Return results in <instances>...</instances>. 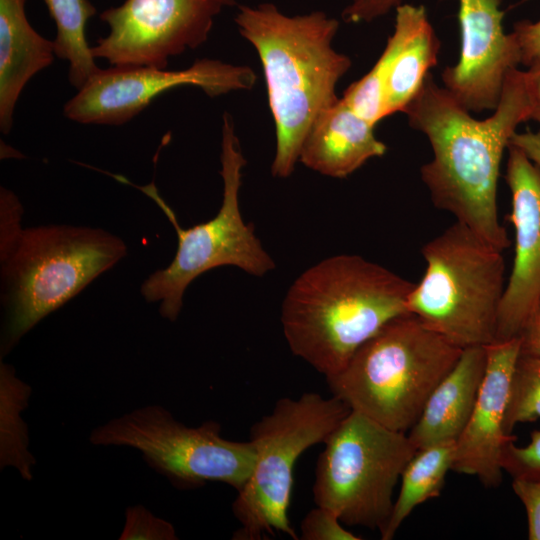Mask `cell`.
Instances as JSON below:
<instances>
[{"mask_svg": "<svg viewBox=\"0 0 540 540\" xmlns=\"http://www.w3.org/2000/svg\"><path fill=\"white\" fill-rule=\"evenodd\" d=\"M402 112L431 144L433 158L420 174L434 206L499 250L508 248L497 189L504 151L519 124L530 120L524 71L508 72L495 112L484 120L472 117L431 73Z\"/></svg>", "mask_w": 540, "mask_h": 540, "instance_id": "obj_1", "label": "cell"}, {"mask_svg": "<svg viewBox=\"0 0 540 540\" xmlns=\"http://www.w3.org/2000/svg\"><path fill=\"white\" fill-rule=\"evenodd\" d=\"M413 283L359 255L328 257L302 272L282 303L291 352L325 378L391 320L410 314Z\"/></svg>", "mask_w": 540, "mask_h": 540, "instance_id": "obj_2", "label": "cell"}, {"mask_svg": "<svg viewBox=\"0 0 540 540\" xmlns=\"http://www.w3.org/2000/svg\"><path fill=\"white\" fill-rule=\"evenodd\" d=\"M241 36L257 51L275 123L274 177L290 176L316 116L338 97L351 59L332 47L339 21L324 11L288 16L272 3L238 6Z\"/></svg>", "mask_w": 540, "mask_h": 540, "instance_id": "obj_3", "label": "cell"}, {"mask_svg": "<svg viewBox=\"0 0 540 540\" xmlns=\"http://www.w3.org/2000/svg\"><path fill=\"white\" fill-rule=\"evenodd\" d=\"M126 253L124 241L102 229L70 225L23 229L0 256L1 355Z\"/></svg>", "mask_w": 540, "mask_h": 540, "instance_id": "obj_4", "label": "cell"}, {"mask_svg": "<svg viewBox=\"0 0 540 540\" xmlns=\"http://www.w3.org/2000/svg\"><path fill=\"white\" fill-rule=\"evenodd\" d=\"M462 350L405 314L388 322L326 380L332 396L352 411L407 433Z\"/></svg>", "mask_w": 540, "mask_h": 540, "instance_id": "obj_5", "label": "cell"}, {"mask_svg": "<svg viewBox=\"0 0 540 540\" xmlns=\"http://www.w3.org/2000/svg\"><path fill=\"white\" fill-rule=\"evenodd\" d=\"M421 252L426 269L409 313L461 349L494 342L507 283L503 251L455 222Z\"/></svg>", "mask_w": 540, "mask_h": 540, "instance_id": "obj_6", "label": "cell"}, {"mask_svg": "<svg viewBox=\"0 0 540 540\" xmlns=\"http://www.w3.org/2000/svg\"><path fill=\"white\" fill-rule=\"evenodd\" d=\"M220 162L223 180L220 209L214 218L189 228L180 226L154 182L138 186L123 176L109 173L151 198L175 228L178 244L173 260L164 269L149 275L140 288L147 302H160L161 316L170 321L178 318L185 290L201 274L219 266H234L262 277L275 268V262L263 248L254 226L246 224L241 215L239 192L246 160L234 132L232 117L227 112L223 115Z\"/></svg>", "mask_w": 540, "mask_h": 540, "instance_id": "obj_7", "label": "cell"}, {"mask_svg": "<svg viewBox=\"0 0 540 540\" xmlns=\"http://www.w3.org/2000/svg\"><path fill=\"white\" fill-rule=\"evenodd\" d=\"M350 411L335 396L306 392L298 398H280L251 426L249 440L256 460L232 504L240 523L234 540H261L276 532L299 539L288 517L296 461L311 446L324 443Z\"/></svg>", "mask_w": 540, "mask_h": 540, "instance_id": "obj_8", "label": "cell"}, {"mask_svg": "<svg viewBox=\"0 0 540 540\" xmlns=\"http://www.w3.org/2000/svg\"><path fill=\"white\" fill-rule=\"evenodd\" d=\"M316 462L313 499L348 526L385 528L394 489L417 449L407 433L350 411L324 442Z\"/></svg>", "mask_w": 540, "mask_h": 540, "instance_id": "obj_9", "label": "cell"}, {"mask_svg": "<svg viewBox=\"0 0 540 540\" xmlns=\"http://www.w3.org/2000/svg\"><path fill=\"white\" fill-rule=\"evenodd\" d=\"M90 442L140 451L150 467L181 489L198 488L214 481L239 491L256 460L250 440L222 437L221 425L214 421L198 427L186 426L158 405L113 418L92 431Z\"/></svg>", "mask_w": 540, "mask_h": 540, "instance_id": "obj_10", "label": "cell"}, {"mask_svg": "<svg viewBox=\"0 0 540 540\" xmlns=\"http://www.w3.org/2000/svg\"><path fill=\"white\" fill-rule=\"evenodd\" d=\"M256 82L248 66L215 59L196 60L182 70L147 66L99 69L64 106V115L81 124L122 125L142 112L162 93L195 86L208 96L250 90Z\"/></svg>", "mask_w": 540, "mask_h": 540, "instance_id": "obj_11", "label": "cell"}, {"mask_svg": "<svg viewBox=\"0 0 540 540\" xmlns=\"http://www.w3.org/2000/svg\"><path fill=\"white\" fill-rule=\"evenodd\" d=\"M223 0H125L104 10L109 33L91 47L112 66L167 68L172 56L205 43Z\"/></svg>", "mask_w": 540, "mask_h": 540, "instance_id": "obj_12", "label": "cell"}, {"mask_svg": "<svg viewBox=\"0 0 540 540\" xmlns=\"http://www.w3.org/2000/svg\"><path fill=\"white\" fill-rule=\"evenodd\" d=\"M395 11L394 32L381 56L342 96L359 116L375 125L404 110L436 66L441 46L425 6L403 3Z\"/></svg>", "mask_w": 540, "mask_h": 540, "instance_id": "obj_13", "label": "cell"}, {"mask_svg": "<svg viewBox=\"0 0 540 540\" xmlns=\"http://www.w3.org/2000/svg\"><path fill=\"white\" fill-rule=\"evenodd\" d=\"M461 50L442 82L468 111L495 110L508 72L521 63L513 33H505L501 0H458Z\"/></svg>", "mask_w": 540, "mask_h": 540, "instance_id": "obj_14", "label": "cell"}, {"mask_svg": "<svg viewBox=\"0 0 540 540\" xmlns=\"http://www.w3.org/2000/svg\"><path fill=\"white\" fill-rule=\"evenodd\" d=\"M505 179L511 192L515 251L495 341L517 338L540 301V169L509 144Z\"/></svg>", "mask_w": 540, "mask_h": 540, "instance_id": "obj_15", "label": "cell"}, {"mask_svg": "<svg viewBox=\"0 0 540 540\" xmlns=\"http://www.w3.org/2000/svg\"><path fill=\"white\" fill-rule=\"evenodd\" d=\"M485 349L484 378L468 422L455 441L452 470L475 476L484 486L496 488L504 472L503 449L516 440L505 432L504 420L520 341L518 337L494 341Z\"/></svg>", "mask_w": 540, "mask_h": 540, "instance_id": "obj_16", "label": "cell"}, {"mask_svg": "<svg viewBox=\"0 0 540 540\" xmlns=\"http://www.w3.org/2000/svg\"><path fill=\"white\" fill-rule=\"evenodd\" d=\"M375 125L359 116L342 98L324 108L307 131L299 162L333 178H345L387 146L376 138Z\"/></svg>", "mask_w": 540, "mask_h": 540, "instance_id": "obj_17", "label": "cell"}, {"mask_svg": "<svg viewBox=\"0 0 540 540\" xmlns=\"http://www.w3.org/2000/svg\"><path fill=\"white\" fill-rule=\"evenodd\" d=\"M486 369L485 346L468 347L430 394L407 432L416 449L456 441L472 413Z\"/></svg>", "mask_w": 540, "mask_h": 540, "instance_id": "obj_18", "label": "cell"}, {"mask_svg": "<svg viewBox=\"0 0 540 540\" xmlns=\"http://www.w3.org/2000/svg\"><path fill=\"white\" fill-rule=\"evenodd\" d=\"M26 0H0V130L13 126L15 105L29 80L54 61L55 44L25 14Z\"/></svg>", "mask_w": 540, "mask_h": 540, "instance_id": "obj_19", "label": "cell"}, {"mask_svg": "<svg viewBox=\"0 0 540 540\" xmlns=\"http://www.w3.org/2000/svg\"><path fill=\"white\" fill-rule=\"evenodd\" d=\"M455 441H445L418 449L401 474L399 494L381 534L391 540L415 507L441 495L445 477L452 470Z\"/></svg>", "mask_w": 540, "mask_h": 540, "instance_id": "obj_20", "label": "cell"}, {"mask_svg": "<svg viewBox=\"0 0 540 540\" xmlns=\"http://www.w3.org/2000/svg\"><path fill=\"white\" fill-rule=\"evenodd\" d=\"M55 21L56 56L69 63L68 79L80 89L100 68L86 38L88 20L96 14L89 0H43Z\"/></svg>", "mask_w": 540, "mask_h": 540, "instance_id": "obj_21", "label": "cell"}, {"mask_svg": "<svg viewBox=\"0 0 540 540\" xmlns=\"http://www.w3.org/2000/svg\"><path fill=\"white\" fill-rule=\"evenodd\" d=\"M30 388L19 380L14 369L0 366V460L1 467L12 466L30 480L35 459L29 451L27 426L21 412L27 406Z\"/></svg>", "mask_w": 540, "mask_h": 540, "instance_id": "obj_22", "label": "cell"}, {"mask_svg": "<svg viewBox=\"0 0 540 540\" xmlns=\"http://www.w3.org/2000/svg\"><path fill=\"white\" fill-rule=\"evenodd\" d=\"M540 419V359L519 354L515 363L504 420L512 434L519 423Z\"/></svg>", "mask_w": 540, "mask_h": 540, "instance_id": "obj_23", "label": "cell"}, {"mask_svg": "<svg viewBox=\"0 0 540 540\" xmlns=\"http://www.w3.org/2000/svg\"><path fill=\"white\" fill-rule=\"evenodd\" d=\"M501 465L512 479L540 480V430L531 433L526 446L508 442L502 452Z\"/></svg>", "mask_w": 540, "mask_h": 540, "instance_id": "obj_24", "label": "cell"}, {"mask_svg": "<svg viewBox=\"0 0 540 540\" xmlns=\"http://www.w3.org/2000/svg\"><path fill=\"white\" fill-rule=\"evenodd\" d=\"M126 521L119 539H177L173 525L156 517L141 505L131 506L126 510Z\"/></svg>", "mask_w": 540, "mask_h": 540, "instance_id": "obj_25", "label": "cell"}, {"mask_svg": "<svg viewBox=\"0 0 540 540\" xmlns=\"http://www.w3.org/2000/svg\"><path fill=\"white\" fill-rule=\"evenodd\" d=\"M338 516L330 509L316 505L300 524L301 540H360L358 535L345 529Z\"/></svg>", "mask_w": 540, "mask_h": 540, "instance_id": "obj_26", "label": "cell"}, {"mask_svg": "<svg viewBox=\"0 0 540 540\" xmlns=\"http://www.w3.org/2000/svg\"><path fill=\"white\" fill-rule=\"evenodd\" d=\"M0 256L5 255L22 232V206L19 199L7 188L0 191Z\"/></svg>", "mask_w": 540, "mask_h": 540, "instance_id": "obj_27", "label": "cell"}, {"mask_svg": "<svg viewBox=\"0 0 540 540\" xmlns=\"http://www.w3.org/2000/svg\"><path fill=\"white\" fill-rule=\"evenodd\" d=\"M512 489L526 511L528 539L540 540V480L513 479Z\"/></svg>", "mask_w": 540, "mask_h": 540, "instance_id": "obj_28", "label": "cell"}, {"mask_svg": "<svg viewBox=\"0 0 540 540\" xmlns=\"http://www.w3.org/2000/svg\"><path fill=\"white\" fill-rule=\"evenodd\" d=\"M403 3L404 0H352L343 10L342 19L351 24L371 22Z\"/></svg>", "mask_w": 540, "mask_h": 540, "instance_id": "obj_29", "label": "cell"}, {"mask_svg": "<svg viewBox=\"0 0 540 540\" xmlns=\"http://www.w3.org/2000/svg\"><path fill=\"white\" fill-rule=\"evenodd\" d=\"M518 43L521 63L529 66L540 57V20H521L515 23L512 32Z\"/></svg>", "mask_w": 540, "mask_h": 540, "instance_id": "obj_30", "label": "cell"}, {"mask_svg": "<svg viewBox=\"0 0 540 540\" xmlns=\"http://www.w3.org/2000/svg\"><path fill=\"white\" fill-rule=\"evenodd\" d=\"M518 338L520 354L540 359V301L526 320Z\"/></svg>", "mask_w": 540, "mask_h": 540, "instance_id": "obj_31", "label": "cell"}, {"mask_svg": "<svg viewBox=\"0 0 540 540\" xmlns=\"http://www.w3.org/2000/svg\"><path fill=\"white\" fill-rule=\"evenodd\" d=\"M524 71V85L530 105V120L540 123V57Z\"/></svg>", "mask_w": 540, "mask_h": 540, "instance_id": "obj_32", "label": "cell"}, {"mask_svg": "<svg viewBox=\"0 0 540 540\" xmlns=\"http://www.w3.org/2000/svg\"><path fill=\"white\" fill-rule=\"evenodd\" d=\"M510 145L519 148L540 169V131L515 133Z\"/></svg>", "mask_w": 540, "mask_h": 540, "instance_id": "obj_33", "label": "cell"}, {"mask_svg": "<svg viewBox=\"0 0 540 540\" xmlns=\"http://www.w3.org/2000/svg\"><path fill=\"white\" fill-rule=\"evenodd\" d=\"M225 6H234L236 4L235 0H223Z\"/></svg>", "mask_w": 540, "mask_h": 540, "instance_id": "obj_34", "label": "cell"}]
</instances>
